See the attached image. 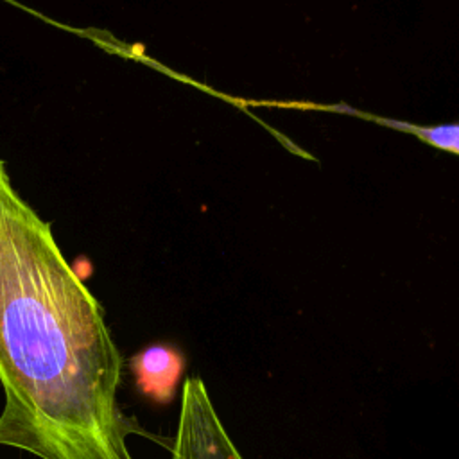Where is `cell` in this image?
<instances>
[{
  "label": "cell",
  "instance_id": "obj_1",
  "mask_svg": "<svg viewBox=\"0 0 459 459\" xmlns=\"http://www.w3.org/2000/svg\"><path fill=\"white\" fill-rule=\"evenodd\" d=\"M122 357L100 303L0 160V445L38 459H133Z\"/></svg>",
  "mask_w": 459,
  "mask_h": 459
},
{
  "label": "cell",
  "instance_id": "obj_2",
  "mask_svg": "<svg viewBox=\"0 0 459 459\" xmlns=\"http://www.w3.org/2000/svg\"><path fill=\"white\" fill-rule=\"evenodd\" d=\"M170 459H244L228 436L199 377H190L183 384Z\"/></svg>",
  "mask_w": 459,
  "mask_h": 459
},
{
  "label": "cell",
  "instance_id": "obj_3",
  "mask_svg": "<svg viewBox=\"0 0 459 459\" xmlns=\"http://www.w3.org/2000/svg\"><path fill=\"white\" fill-rule=\"evenodd\" d=\"M185 364L186 360L183 351L165 342L149 344L129 360L138 391L156 403L172 402L183 377Z\"/></svg>",
  "mask_w": 459,
  "mask_h": 459
},
{
  "label": "cell",
  "instance_id": "obj_4",
  "mask_svg": "<svg viewBox=\"0 0 459 459\" xmlns=\"http://www.w3.org/2000/svg\"><path fill=\"white\" fill-rule=\"evenodd\" d=\"M310 108H319V109H333V111H346V113H353L360 118L377 122L380 126L391 127V129H398V131H405L414 134L416 138H420L421 142L437 147L441 151H448L454 154H459V124H446V126H434V127H423V126H414L409 122H402V120H393V118H384V117H375L369 113H362L357 111L353 108H344V106H316L310 104Z\"/></svg>",
  "mask_w": 459,
  "mask_h": 459
}]
</instances>
